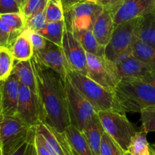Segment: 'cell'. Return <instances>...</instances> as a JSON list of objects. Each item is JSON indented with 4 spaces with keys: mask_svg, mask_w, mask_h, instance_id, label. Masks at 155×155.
<instances>
[{
    "mask_svg": "<svg viewBox=\"0 0 155 155\" xmlns=\"http://www.w3.org/2000/svg\"><path fill=\"white\" fill-rule=\"evenodd\" d=\"M36 80V91L41 107V123L59 133L71 125L65 80L53 70L31 58Z\"/></svg>",
    "mask_w": 155,
    "mask_h": 155,
    "instance_id": "obj_1",
    "label": "cell"
},
{
    "mask_svg": "<svg viewBox=\"0 0 155 155\" xmlns=\"http://www.w3.org/2000/svg\"><path fill=\"white\" fill-rule=\"evenodd\" d=\"M155 107V87L141 78H122L113 91V110L121 113H140Z\"/></svg>",
    "mask_w": 155,
    "mask_h": 155,
    "instance_id": "obj_2",
    "label": "cell"
},
{
    "mask_svg": "<svg viewBox=\"0 0 155 155\" xmlns=\"http://www.w3.org/2000/svg\"><path fill=\"white\" fill-rule=\"evenodd\" d=\"M141 18L132 19L117 25L114 28L110 41L105 47L104 56L117 64L131 56L132 47L137 40V31Z\"/></svg>",
    "mask_w": 155,
    "mask_h": 155,
    "instance_id": "obj_3",
    "label": "cell"
},
{
    "mask_svg": "<svg viewBox=\"0 0 155 155\" xmlns=\"http://www.w3.org/2000/svg\"><path fill=\"white\" fill-rule=\"evenodd\" d=\"M67 77L77 89L97 110V113L102 110H113V93L95 82L87 75L68 70Z\"/></svg>",
    "mask_w": 155,
    "mask_h": 155,
    "instance_id": "obj_4",
    "label": "cell"
},
{
    "mask_svg": "<svg viewBox=\"0 0 155 155\" xmlns=\"http://www.w3.org/2000/svg\"><path fill=\"white\" fill-rule=\"evenodd\" d=\"M97 114L104 131L118 143L123 150L127 151L136 131L126 115L113 110H102Z\"/></svg>",
    "mask_w": 155,
    "mask_h": 155,
    "instance_id": "obj_5",
    "label": "cell"
},
{
    "mask_svg": "<svg viewBox=\"0 0 155 155\" xmlns=\"http://www.w3.org/2000/svg\"><path fill=\"white\" fill-rule=\"evenodd\" d=\"M103 10L104 8L97 2L81 0L64 9L65 28L71 31H92L95 21Z\"/></svg>",
    "mask_w": 155,
    "mask_h": 155,
    "instance_id": "obj_6",
    "label": "cell"
},
{
    "mask_svg": "<svg viewBox=\"0 0 155 155\" xmlns=\"http://www.w3.org/2000/svg\"><path fill=\"white\" fill-rule=\"evenodd\" d=\"M87 56V76L106 90L114 91L121 78L116 65L105 56H97L86 53Z\"/></svg>",
    "mask_w": 155,
    "mask_h": 155,
    "instance_id": "obj_7",
    "label": "cell"
},
{
    "mask_svg": "<svg viewBox=\"0 0 155 155\" xmlns=\"http://www.w3.org/2000/svg\"><path fill=\"white\" fill-rule=\"evenodd\" d=\"M65 90L71 125L83 132L91 119L97 113L94 106L65 78Z\"/></svg>",
    "mask_w": 155,
    "mask_h": 155,
    "instance_id": "obj_8",
    "label": "cell"
},
{
    "mask_svg": "<svg viewBox=\"0 0 155 155\" xmlns=\"http://www.w3.org/2000/svg\"><path fill=\"white\" fill-rule=\"evenodd\" d=\"M35 128L28 126L16 116H3L0 138L2 155H9L28 138Z\"/></svg>",
    "mask_w": 155,
    "mask_h": 155,
    "instance_id": "obj_9",
    "label": "cell"
},
{
    "mask_svg": "<svg viewBox=\"0 0 155 155\" xmlns=\"http://www.w3.org/2000/svg\"><path fill=\"white\" fill-rule=\"evenodd\" d=\"M15 116L31 127L41 123V107L37 93L20 85L19 99Z\"/></svg>",
    "mask_w": 155,
    "mask_h": 155,
    "instance_id": "obj_10",
    "label": "cell"
},
{
    "mask_svg": "<svg viewBox=\"0 0 155 155\" xmlns=\"http://www.w3.org/2000/svg\"><path fill=\"white\" fill-rule=\"evenodd\" d=\"M62 48L69 69L87 75L86 52L72 31L65 28Z\"/></svg>",
    "mask_w": 155,
    "mask_h": 155,
    "instance_id": "obj_11",
    "label": "cell"
},
{
    "mask_svg": "<svg viewBox=\"0 0 155 155\" xmlns=\"http://www.w3.org/2000/svg\"><path fill=\"white\" fill-rule=\"evenodd\" d=\"M34 56L41 64L56 71L65 80L69 68L62 47L47 41L46 47L43 50L34 52Z\"/></svg>",
    "mask_w": 155,
    "mask_h": 155,
    "instance_id": "obj_12",
    "label": "cell"
},
{
    "mask_svg": "<svg viewBox=\"0 0 155 155\" xmlns=\"http://www.w3.org/2000/svg\"><path fill=\"white\" fill-rule=\"evenodd\" d=\"M152 0H125L113 15L115 28L127 21L154 12Z\"/></svg>",
    "mask_w": 155,
    "mask_h": 155,
    "instance_id": "obj_13",
    "label": "cell"
},
{
    "mask_svg": "<svg viewBox=\"0 0 155 155\" xmlns=\"http://www.w3.org/2000/svg\"><path fill=\"white\" fill-rule=\"evenodd\" d=\"M1 84V113L3 116H15L20 92V83L11 74L0 81Z\"/></svg>",
    "mask_w": 155,
    "mask_h": 155,
    "instance_id": "obj_14",
    "label": "cell"
},
{
    "mask_svg": "<svg viewBox=\"0 0 155 155\" xmlns=\"http://www.w3.org/2000/svg\"><path fill=\"white\" fill-rule=\"evenodd\" d=\"M36 132L53 155H72L64 133H59L42 123L36 126Z\"/></svg>",
    "mask_w": 155,
    "mask_h": 155,
    "instance_id": "obj_15",
    "label": "cell"
},
{
    "mask_svg": "<svg viewBox=\"0 0 155 155\" xmlns=\"http://www.w3.org/2000/svg\"><path fill=\"white\" fill-rule=\"evenodd\" d=\"M120 78H142L144 76L155 73V65L146 63L132 56L126 57L116 64Z\"/></svg>",
    "mask_w": 155,
    "mask_h": 155,
    "instance_id": "obj_16",
    "label": "cell"
},
{
    "mask_svg": "<svg viewBox=\"0 0 155 155\" xmlns=\"http://www.w3.org/2000/svg\"><path fill=\"white\" fill-rule=\"evenodd\" d=\"M114 28L113 14L104 8L94 25L92 32L97 42L101 46L106 47L111 38Z\"/></svg>",
    "mask_w": 155,
    "mask_h": 155,
    "instance_id": "obj_17",
    "label": "cell"
},
{
    "mask_svg": "<svg viewBox=\"0 0 155 155\" xmlns=\"http://www.w3.org/2000/svg\"><path fill=\"white\" fill-rule=\"evenodd\" d=\"M64 134L72 155H93L82 132L72 125L65 129Z\"/></svg>",
    "mask_w": 155,
    "mask_h": 155,
    "instance_id": "obj_18",
    "label": "cell"
},
{
    "mask_svg": "<svg viewBox=\"0 0 155 155\" xmlns=\"http://www.w3.org/2000/svg\"><path fill=\"white\" fill-rule=\"evenodd\" d=\"M104 132V127L96 113L91 119L82 132L93 155H100V146Z\"/></svg>",
    "mask_w": 155,
    "mask_h": 155,
    "instance_id": "obj_19",
    "label": "cell"
},
{
    "mask_svg": "<svg viewBox=\"0 0 155 155\" xmlns=\"http://www.w3.org/2000/svg\"><path fill=\"white\" fill-rule=\"evenodd\" d=\"M12 74L17 78L21 85L25 86L37 93L36 80L31 60L14 61Z\"/></svg>",
    "mask_w": 155,
    "mask_h": 155,
    "instance_id": "obj_20",
    "label": "cell"
},
{
    "mask_svg": "<svg viewBox=\"0 0 155 155\" xmlns=\"http://www.w3.org/2000/svg\"><path fill=\"white\" fill-rule=\"evenodd\" d=\"M10 51L15 60L17 61L29 60L34 56V50L27 30H24L17 37Z\"/></svg>",
    "mask_w": 155,
    "mask_h": 155,
    "instance_id": "obj_21",
    "label": "cell"
},
{
    "mask_svg": "<svg viewBox=\"0 0 155 155\" xmlns=\"http://www.w3.org/2000/svg\"><path fill=\"white\" fill-rule=\"evenodd\" d=\"M72 33L78 41H79L86 53L97 56H104L105 47L101 46L97 42L92 31L80 30V31H73Z\"/></svg>",
    "mask_w": 155,
    "mask_h": 155,
    "instance_id": "obj_22",
    "label": "cell"
},
{
    "mask_svg": "<svg viewBox=\"0 0 155 155\" xmlns=\"http://www.w3.org/2000/svg\"><path fill=\"white\" fill-rule=\"evenodd\" d=\"M137 38L155 48V12L141 18L138 27Z\"/></svg>",
    "mask_w": 155,
    "mask_h": 155,
    "instance_id": "obj_23",
    "label": "cell"
},
{
    "mask_svg": "<svg viewBox=\"0 0 155 155\" xmlns=\"http://www.w3.org/2000/svg\"><path fill=\"white\" fill-rule=\"evenodd\" d=\"M64 31L65 22L63 20L59 21L47 22L46 26L37 33L43 36L47 41L62 47Z\"/></svg>",
    "mask_w": 155,
    "mask_h": 155,
    "instance_id": "obj_24",
    "label": "cell"
},
{
    "mask_svg": "<svg viewBox=\"0 0 155 155\" xmlns=\"http://www.w3.org/2000/svg\"><path fill=\"white\" fill-rule=\"evenodd\" d=\"M131 56L146 63L155 65V48L137 38Z\"/></svg>",
    "mask_w": 155,
    "mask_h": 155,
    "instance_id": "obj_25",
    "label": "cell"
},
{
    "mask_svg": "<svg viewBox=\"0 0 155 155\" xmlns=\"http://www.w3.org/2000/svg\"><path fill=\"white\" fill-rule=\"evenodd\" d=\"M147 134L142 128L136 132L127 151L132 155H150V144L147 142Z\"/></svg>",
    "mask_w": 155,
    "mask_h": 155,
    "instance_id": "obj_26",
    "label": "cell"
},
{
    "mask_svg": "<svg viewBox=\"0 0 155 155\" xmlns=\"http://www.w3.org/2000/svg\"><path fill=\"white\" fill-rule=\"evenodd\" d=\"M126 151L123 150L110 135L104 132L100 146V155H125Z\"/></svg>",
    "mask_w": 155,
    "mask_h": 155,
    "instance_id": "obj_27",
    "label": "cell"
},
{
    "mask_svg": "<svg viewBox=\"0 0 155 155\" xmlns=\"http://www.w3.org/2000/svg\"><path fill=\"white\" fill-rule=\"evenodd\" d=\"M22 31H17L7 26L0 18V47L10 50L13 44Z\"/></svg>",
    "mask_w": 155,
    "mask_h": 155,
    "instance_id": "obj_28",
    "label": "cell"
},
{
    "mask_svg": "<svg viewBox=\"0 0 155 155\" xmlns=\"http://www.w3.org/2000/svg\"><path fill=\"white\" fill-rule=\"evenodd\" d=\"M47 22L64 20V9L61 0H48L45 9Z\"/></svg>",
    "mask_w": 155,
    "mask_h": 155,
    "instance_id": "obj_29",
    "label": "cell"
},
{
    "mask_svg": "<svg viewBox=\"0 0 155 155\" xmlns=\"http://www.w3.org/2000/svg\"><path fill=\"white\" fill-rule=\"evenodd\" d=\"M14 61L9 50L2 48L0 50V81L5 80L12 74Z\"/></svg>",
    "mask_w": 155,
    "mask_h": 155,
    "instance_id": "obj_30",
    "label": "cell"
},
{
    "mask_svg": "<svg viewBox=\"0 0 155 155\" xmlns=\"http://www.w3.org/2000/svg\"><path fill=\"white\" fill-rule=\"evenodd\" d=\"M48 0H26L21 8L25 19L39 12L45 11Z\"/></svg>",
    "mask_w": 155,
    "mask_h": 155,
    "instance_id": "obj_31",
    "label": "cell"
},
{
    "mask_svg": "<svg viewBox=\"0 0 155 155\" xmlns=\"http://www.w3.org/2000/svg\"><path fill=\"white\" fill-rule=\"evenodd\" d=\"M2 21L11 29L17 31H23L25 26V19L21 12L8 13L0 15Z\"/></svg>",
    "mask_w": 155,
    "mask_h": 155,
    "instance_id": "obj_32",
    "label": "cell"
},
{
    "mask_svg": "<svg viewBox=\"0 0 155 155\" xmlns=\"http://www.w3.org/2000/svg\"><path fill=\"white\" fill-rule=\"evenodd\" d=\"M142 129L147 133L155 132V107H147L141 112Z\"/></svg>",
    "mask_w": 155,
    "mask_h": 155,
    "instance_id": "obj_33",
    "label": "cell"
},
{
    "mask_svg": "<svg viewBox=\"0 0 155 155\" xmlns=\"http://www.w3.org/2000/svg\"><path fill=\"white\" fill-rule=\"evenodd\" d=\"M45 11L43 12H39L34 15L31 16L25 20V29L29 30L31 31L38 32L41 31L47 25ZM24 29V30H25Z\"/></svg>",
    "mask_w": 155,
    "mask_h": 155,
    "instance_id": "obj_34",
    "label": "cell"
},
{
    "mask_svg": "<svg viewBox=\"0 0 155 155\" xmlns=\"http://www.w3.org/2000/svg\"><path fill=\"white\" fill-rule=\"evenodd\" d=\"M36 128L31 131L28 138L16 147L9 155H33L34 148V137H35Z\"/></svg>",
    "mask_w": 155,
    "mask_h": 155,
    "instance_id": "obj_35",
    "label": "cell"
},
{
    "mask_svg": "<svg viewBox=\"0 0 155 155\" xmlns=\"http://www.w3.org/2000/svg\"><path fill=\"white\" fill-rule=\"evenodd\" d=\"M27 31H28V35H29V38L31 42V44H32L34 52L43 50L47 44V40L37 32L31 31L29 30H27Z\"/></svg>",
    "mask_w": 155,
    "mask_h": 155,
    "instance_id": "obj_36",
    "label": "cell"
},
{
    "mask_svg": "<svg viewBox=\"0 0 155 155\" xmlns=\"http://www.w3.org/2000/svg\"><path fill=\"white\" fill-rule=\"evenodd\" d=\"M21 8L16 0H0V15L8 13H18Z\"/></svg>",
    "mask_w": 155,
    "mask_h": 155,
    "instance_id": "obj_37",
    "label": "cell"
},
{
    "mask_svg": "<svg viewBox=\"0 0 155 155\" xmlns=\"http://www.w3.org/2000/svg\"><path fill=\"white\" fill-rule=\"evenodd\" d=\"M124 1L125 0H98L97 3L101 5L104 9L110 11L113 16L116 10L118 9L119 7L122 5Z\"/></svg>",
    "mask_w": 155,
    "mask_h": 155,
    "instance_id": "obj_38",
    "label": "cell"
},
{
    "mask_svg": "<svg viewBox=\"0 0 155 155\" xmlns=\"http://www.w3.org/2000/svg\"><path fill=\"white\" fill-rule=\"evenodd\" d=\"M34 146H35L37 155H53L50 151V150L44 145L41 136L37 132H35V137H34Z\"/></svg>",
    "mask_w": 155,
    "mask_h": 155,
    "instance_id": "obj_39",
    "label": "cell"
},
{
    "mask_svg": "<svg viewBox=\"0 0 155 155\" xmlns=\"http://www.w3.org/2000/svg\"><path fill=\"white\" fill-rule=\"evenodd\" d=\"M141 79H142L143 81H146V82L149 83V84L155 87V73L154 74H147V75L144 76V78H142Z\"/></svg>",
    "mask_w": 155,
    "mask_h": 155,
    "instance_id": "obj_40",
    "label": "cell"
},
{
    "mask_svg": "<svg viewBox=\"0 0 155 155\" xmlns=\"http://www.w3.org/2000/svg\"><path fill=\"white\" fill-rule=\"evenodd\" d=\"M61 2L63 6V9H65L71 7L74 4L77 3L78 2H79V0H61Z\"/></svg>",
    "mask_w": 155,
    "mask_h": 155,
    "instance_id": "obj_41",
    "label": "cell"
},
{
    "mask_svg": "<svg viewBox=\"0 0 155 155\" xmlns=\"http://www.w3.org/2000/svg\"><path fill=\"white\" fill-rule=\"evenodd\" d=\"M25 1H26V0H16V2H18V4L19 7H20L21 8L22 5H24V3L25 2Z\"/></svg>",
    "mask_w": 155,
    "mask_h": 155,
    "instance_id": "obj_42",
    "label": "cell"
},
{
    "mask_svg": "<svg viewBox=\"0 0 155 155\" xmlns=\"http://www.w3.org/2000/svg\"><path fill=\"white\" fill-rule=\"evenodd\" d=\"M2 120H3V115L0 113V138H1V125H2Z\"/></svg>",
    "mask_w": 155,
    "mask_h": 155,
    "instance_id": "obj_43",
    "label": "cell"
},
{
    "mask_svg": "<svg viewBox=\"0 0 155 155\" xmlns=\"http://www.w3.org/2000/svg\"><path fill=\"white\" fill-rule=\"evenodd\" d=\"M150 147H151V148L153 150V151L155 152V142L154 143H152V144H150Z\"/></svg>",
    "mask_w": 155,
    "mask_h": 155,
    "instance_id": "obj_44",
    "label": "cell"
},
{
    "mask_svg": "<svg viewBox=\"0 0 155 155\" xmlns=\"http://www.w3.org/2000/svg\"><path fill=\"white\" fill-rule=\"evenodd\" d=\"M150 155H155V152L153 151V150L150 147Z\"/></svg>",
    "mask_w": 155,
    "mask_h": 155,
    "instance_id": "obj_45",
    "label": "cell"
},
{
    "mask_svg": "<svg viewBox=\"0 0 155 155\" xmlns=\"http://www.w3.org/2000/svg\"><path fill=\"white\" fill-rule=\"evenodd\" d=\"M0 113H1V84H0Z\"/></svg>",
    "mask_w": 155,
    "mask_h": 155,
    "instance_id": "obj_46",
    "label": "cell"
},
{
    "mask_svg": "<svg viewBox=\"0 0 155 155\" xmlns=\"http://www.w3.org/2000/svg\"><path fill=\"white\" fill-rule=\"evenodd\" d=\"M81 1V0H79ZM84 1H88V2H97L98 0H84Z\"/></svg>",
    "mask_w": 155,
    "mask_h": 155,
    "instance_id": "obj_47",
    "label": "cell"
},
{
    "mask_svg": "<svg viewBox=\"0 0 155 155\" xmlns=\"http://www.w3.org/2000/svg\"><path fill=\"white\" fill-rule=\"evenodd\" d=\"M33 155H37V152H36L35 146H34V151H33Z\"/></svg>",
    "mask_w": 155,
    "mask_h": 155,
    "instance_id": "obj_48",
    "label": "cell"
},
{
    "mask_svg": "<svg viewBox=\"0 0 155 155\" xmlns=\"http://www.w3.org/2000/svg\"><path fill=\"white\" fill-rule=\"evenodd\" d=\"M125 155H132L130 153H129V151H126V153H125Z\"/></svg>",
    "mask_w": 155,
    "mask_h": 155,
    "instance_id": "obj_49",
    "label": "cell"
},
{
    "mask_svg": "<svg viewBox=\"0 0 155 155\" xmlns=\"http://www.w3.org/2000/svg\"><path fill=\"white\" fill-rule=\"evenodd\" d=\"M152 2H153V6H154V10H155V0H152Z\"/></svg>",
    "mask_w": 155,
    "mask_h": 155,
    "instance_id": "obj_50",
    "label": "cell"
},
{
    "mask_svg": "<svg viewBox=\"0 0 155 155\" xmlns=\"http://www.w3.org/2000/svg\"><path fill=\"white\" fill-rule=\"evenodd\" d=\"M0 155H2V149H1V147H0Z\"/></svg>",
    "mask_w": 155,
    "mask_h": 155,
    "instance_id": "obj_51",
    "label": "cell"
},
{
    "mask_svg": "<svg viewBox=\"0 0 155 155\" xmlns=\"http://www.w3.org/2000/svg\"><path fill=\"white\" fill-rule=\"evenodd\" d=\"M2 48H0V50H2Z\"/></svg>",
    "mask_w": 155,
    "mask_h": 155,
    "instance_id": "obj_52",
    "label": "cell"
},
{
    "mask_svg": "<svg viewBox=\"0 0 155 155\" xmlns=\"http://www.w3.org/2000/svg\"><path fill=\"white\" fill-rule=\"evenodd\" d=\"M0 48H1V47H0Z\"/></svg>",
    "mask_w": 155,
    "mask_h": 155,
    "instance_id": "obj_53",
    "label": "cell"
}]
</instances>
